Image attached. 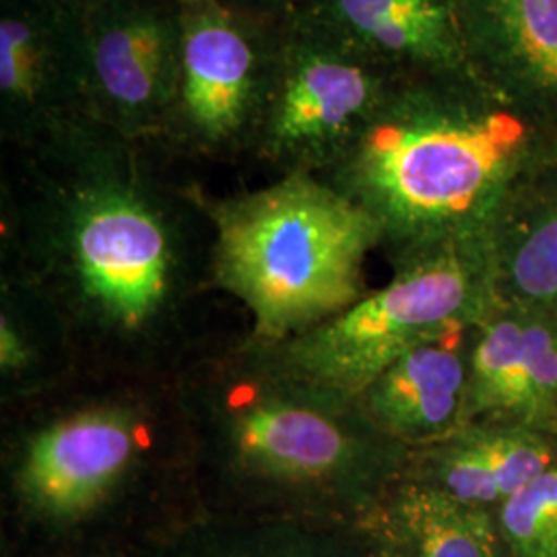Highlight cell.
Listing matches in <instances>:
<instances>
[{
    "label": "cell",
    "instance_id": "cell-1",
    "mask_svg": "<svg viewBox=\"0 0 557 557\" xmlns=\"http://www.w3.org/2000/svg\"><path fill=\"white\" fill-rule=\"evenodd\" d=\"M143 143L94 119L17 151L4 182L9 277L44 301L75 347L153 358L197 283L190 188L170 190Z\"/></svg>",
    "mask_w": 557,
    "mask_h": 557
},
{
    "label": "cell",
    "instance_id": "cell-2",
    "mask_svg": "<svg viewBox=\"0 0 557 557\" xmlns=\"http://www.w3.org/2000/svg\"><path fill=\"white\" fill-rule=\"evenodd\" d=\"M170 386L188 471L255 517L354 527L409 471L413 450L358 398L294 374L252 337L188 359Z\"/></svg>",
    "mask_w": 557,
    "mask_h": 557
},
{
    "label": "cell",
    "instance_id": "cell-3",
    "mask_svg": "<svg viewBox=\"0 0 557 557\" xmlns=\"http://www.w3.org/2000/svg\"><path fill=\"white\" fill-rule=\"evenodd\" d=\"M557 168V126L481 77H400L322 174L379 223L393 255L490 234Z\"/></svg>",
    "mask_w": 557,
    "mask_h": 557
},
{
    "label": "cell",
    "instance_id": "cell-4",
    "mask_svg": "<svg viewBox=\"0 0 557 557\" xmlns=\"http://www.w3.org/2000/svg\"><path fill=\"white\" fill-rule=\"evenodd\" d=\"M193 197L211 230L207 278L244 304L248 337L278 345L368 294L363 267L382 246L379 223L319 174H281L225 199Z\"/></svg>",
    "mask_w": 557,
    "mask_h": 557
},
{
    "label": "cell",
    "instance_id": "cell-5",
    "mask_svg": "<svg viewBox=\"0 0 557 557\" xmlns=\"http://www.w3.org/2000/svg\"><path fill=\"white\" fill-rule=\"evenodd\" d=\"M7 455L15 510L54 535L108 515L163 469H188L172 386L161 395L122 386L66 400L32 419Z\"/></svg>",
    "mask_w": 557,
    "mask_h": 557
},
{
    "label": "cell",
    "instance_id": "cell-6",
    "mask_svg": "<svg viewBox=\"0 0 557 557\" xmlns=\"http://www.w3.org/2000/svg\"><path fill=\"white\" fill-rule=\"evenodd\" d=\"M395 277L380 289L278 345L294 374L358 398L384 370L421 345L478 326L496 304L490 234L393 255Z\"/></svg>",
    "mask_w": 557,
    "mask_h": 557
},
{
    "label": "cell",
    "instance_id": "cell-7",
    "mask_svg": "<svg viewBox=\"0 0 557 557\" xmlns=\"http://www.w3.org/2000/svg\"><path fill=\"white\" fill-rule=\"evenodd\" d=\"M400 77L299 7L277 20L271 83L250 153L278 176H322Z\"/></svg>",
    "mask_w": 557,
    "mask_h": 557
},
{
    "label": "cell",
    "instance_id": "cell-8",
    "mask_svg": "<svg viewBox=\"0 0 557 557\" xmlns=\"http://www.w3.org/2000/svg\"><path fill=\"white\" fill-rule=\"evenodd\" d=\"M178 94L165 143L200 158L250 153L267 100L277 20L223 0H180Z\"/></svg>",
    "mask_w": 557,
    "mask_h": 557
},
{
    "label": "cell",
    "instance_id": "cell-9",
    "mask_svg": "<svg viewBox=\"0 0 557 557\" xmlns=\"http://www.w3.org/2000/svg\"><path fill=\"white\" fill-rule=\"evenodd\" d=\"M180 44V0L87 7L89 116L124 139L165 143L178 94Z\"/></svg>",
    "mask_w": 557,
    "mask_h": 557
},
{
    "label": "cell",
    "instance_id": "cell-10",
    "mask_svg": "<svg viewBox=\"0 0 557 557\" xmlns=\"http://www.w3.org/2000/svg\"><path fill=\"white\" fill-rule=\"evenodd\" d=\"M91 119L85 9L75 0H0V135L15 151Z\"/></svg>",
    "mask_w": 557,
    "mask_h": 557
},
{
    "label": "cell",
    "instance_id": "cell-11",
    "mask_svg": "<svg viewBox=\"0 0 557 557\" xmlns=\"http://www.w3.org/2000/svg\"><path fill=\"white\" fill-rule=\"evenodd\" d=\"M301 7L405 77H479L460 0H306Z\"/></svg>",
    "mask_w": 557,
    "mask_h": 557
},
{
    "label": "cell",
    "instance_id": "cell-12",
    "mask_svg": "<svg viewBox=\"0 0 557 557\" xmlns=\"http://www.w3.org/2000/svg\"><path fill=\"white\" fill-rule=\"evenodd\" d=\"M479 77L557 126V0H460Z\"/></svg>",
    "mask_w": 557,
    "mask_h": 557
},
{
    "label": "cell",
    "instance_id": "cell-13",
    "mask_svg": "<svg viewBox=\"0 0 557 557\" xmlns=\"http://www.w3.org/2000/svg\"><path fill=\"white\" fill-rule=\"evenodd\" d=\"M467 331L413 349L359 395L363 413L382 434L419 450L453 438L467 425Z\"/></svg>",
    "mask_w": 557,
    "mask_h": 557
},
{
    "label": "cell",
    "instance_id": "cell-14",
    "mask_svg": "<svg viewBox=\"0 0 557 557\" xmlns=\"http://www.w3.org/2000/svg\"><path fill=\"white\" fill-rule=\"evenodd\" d=\"M384 557H512L490 510L403 478L354 524Z\"/></svg>",
    "mask_w": 557,
    "mask_h": 557
},
{
    "label": "cell",
    "instance_id": "cell-15",
    "mask_svg": "<svg viewBox=\"0 0 557 557\" xmlns=\"http://www.w3.org/2000/svg\"><path fill=\"white\" fill-rule=\"evenodd\" d=\"M490 239L496 298L557 322V168L504 209Z\"/></svg>",
    "mask_w": 557,
    "mask_h": 557
},
{
    "label": "cell",
    "instance_id": "cell-16",
    "mask_svg": "<svg viewBox=\"0 0 557 557\" xmlns=\"http://www.w3.org/2000/svg\"><path fill=\"white\" fill-rule=\"evenodd\" d=\"M351 524L308 518H211L186 527L163 557H370Z\"/></svg>",
    "mask_w": 557,
    "mask_h": 557
},
{
    "label": "cell",
    "instance_id": "cell-17",
    "mask_svg": "<svg viewBox=\"0 0 557 557\" xmlns=\"http://www.w3.org/2000/svg\"><path fill=\"white\" fill-rule=\"evenodd\" d=\"M478 329L469 354L467 425L479 416L508 413L524 356V312L496 299Z\"/></svg>",
    "mask_w": 557,
    "mask_h": 557
},
{
    "label": "cell",
    "instance_id": "cell-18",
    "mask_svg": "<svg viewBox=\"0 0 557 557\" xmlns=\"http://www.w3.org/2000/svg\"><path fill=\"white\" fill-rule=\"evenodd\" d=\"M499 533L512 557H557V465L498 508Z\"/></svg>",
    "mask_w": 557,
    "mask_h": 557
},
{
    "label": "cell",
    "instance_id": "cell-19",
    "mask_svg": "<svg viewBox=\"0 0 557 557\" xmlns=\"http://www.w3.org/2000/svg\"><path fill=\"white\" fill-rule=\"evenodd\" d=\"M556 411L557 322L524 312V356L506 416H515L520 423H539Z\"/></svg>",
    "mask_w": 557,
    "mask_h": 557
},
{
    "label": "cell",
    "instance_id": "cell-20",
    "mask_svg": "<svg viewBox=\"0 0 557 557\" xmlns=\"http://www.w3.org/2000/svg\"><path fill=\"white\" fill-rule=\"evenodd\" d=\"M469 430L494 469L502 502L557 465L556 448L524 428L481 430L469 425Z\"/></svg>",
    "mask_w": 557,
    "mask_h": 557
},
{
    "label": "cell",
    "instance_id": "cell-21",
    "mask_svg": "<svg viewBox=\"0 0 557 557\" xmlns=\"http://www.w3.org/2000/svg\"><path fill=\"white\" fill-rule=\"evenodd\" d=\"M25 294L13 278L2 283L0 312V372L2 382L23 386L41 382V349L38 333L27 322Z\"/></svg>",
    "mask_w": 557,
    "mask_h": 557
},
{
    "label": "cell",
    "instance_id": "cell-22",
    "mask_svg": "<svg viewBox=\"0 0 557 557\" xmlns=\"http://www.w3.org/2000/svg\"><path fill=\"white\" fill-rule=\"evenodd\" d=\"M225 4L252 13L257 17H264V20H281L287 13L299 9L306 0H223Z\"/></svg>",
    "mask_w": 557,
    "mask_h": 557
},
{
    "label": "cell",
    "instance_id": "cell-23",
    "mask_svg": "<svg viewBox=\"0 0 557 557\" xmlns=\"http://www.w3.org/2000/svg\"><path fill=\"white\" fill-rule=\"evenodd\" d=\"M64 557H131L122 552H94V554H79V556H64Z\"/></svg>",
    "mask_w": 557,
    "mask_h": 557
},
{
    "label": "cell",
    "instance_id": "cell-24",
    "mask_svg": "<svg viewBox=\"0 0 557 557\" xmlns=\"http://www.w3.org/2000/svg\"><path fill=\"white\" fill-rule=\"evenodd\" d=\"M77 4H81L83 9H87V7H96V4H101V2H108V0H75Z\"/></svg>",
    "mask_w": 557,
    "mask_h": 557
}]
</instances>
